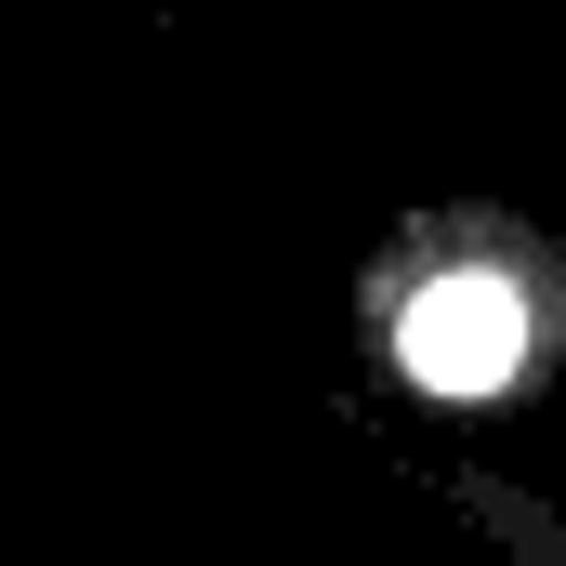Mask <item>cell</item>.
Listing matches in <instances>:
<instances>
[{
	"label": "cell",
	"mask_w": 566,
	"mask_h": 566,
	"mask_svg": "<svg viewBox=\"0 0 566 566\" xmlns=\"http://www.w3.org/2000/svg\"><path fill=\"white\" fill-rule=\"evenodd\" d=\"M396 343H409V369H422L434 396H501L514 356H527V303L501 277H434L422 303L396 316Z\"/></svg>",
	"instance_id": "cell-1"
}]
</instances>
